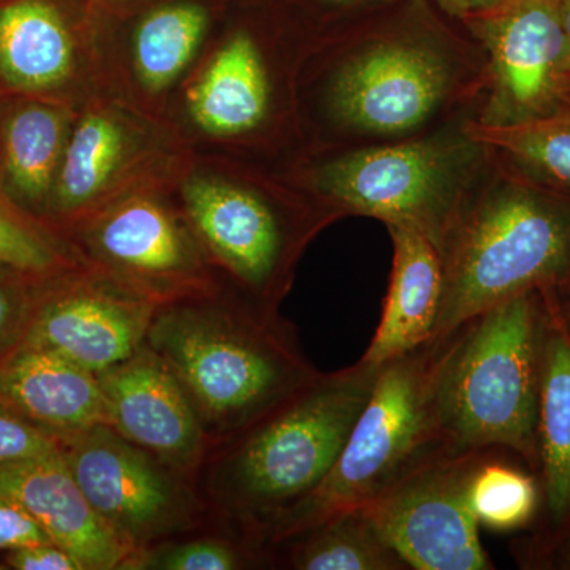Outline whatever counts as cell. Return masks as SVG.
Instances as JSON below:
<instances>
[{
	"mask_svg": "<svg viewBox=\"0 0 570 570\" xmlns=\"http://www.w3.org/2000/svg\"><path fill=\"white\" fill-rule=\"evenodd\" d=\"M444 52L406 39L376 41L337 69L332 108L337 121L366 137H411L444 107L453 88Z\"/></svg>",
	"mask_w": 570,
	"mask_h": 570,
	"instance_id": "cell-10",
	"label": "cell"
},
{
	"mask_svg": "<svg viewBox=\"0 0 570 570\" xmlns=\"http://www.w3.org/2000/svg\"><path fill=\"white\" fill-rule=\"evenodd\" d=\"M0 265L31 276H50L71 265L55 246L0 206Z\"/></svg>",
	"mask_w": 570,
	"mask_h": 570,
	"instance_id": "cell-28",
	"label": "cell"
},
{
	"mask_svg": "<svg viewBox=\"0 0 570 570\" xmlns=\"http://www.w3.org/2000/svg\"><path fill=\"white\" fill-rule=\"evenodd\" d=\"M0 497L24 509L81 570H121L132 554L91 508L61 452L0 464Z\"/></svg>",
	"mask_w": 570,
	"mask_h": 570,
	"instance_id": "cell-15",
	"label": "cell"
},
{
	"mask_svg": "<svg viewBox=\"0 0 570 570\" xmlns=\"http://www.w3.org/2000/svg\"><path fill=\"white\" fill-rule=\"evenodd\" d=\"M561 11L566 33V71L570 80V0H561Z\"/></svg>",
	"mask_w": 570,
	"mask_h": 570,
	"instance_id": "cell-35",
	"label": "cell"
},
{
	"mask_svg": "<svg viewBox=\"0 0 570 570\" xmlns=\"http://www.w3.org/2000/svg\"><path fill=\"white\" fill-rule=\"evenodd\" d=\"M393 268L376 333L362 360L381 366L434 336L442 296V258L434 243L409 225H387Z\"/></svg>",
	"mask_w": 570,
	"mask_h": 570,
	"instance_id": "cell-17",
	"label": "cell"
},
{
	"mask_svg": "<svg viewBox=\"0 0 570 570\" xmlns=\"http://www.w3.org/2000/svg\"><path fill=\"white\" fill-rule=\"evenodd\" d=\"M6 569V566L0 564V570Z\"/></svg>",
	"mask_w": 570,
	"mask_h": 570,
	"instance_id": "cell-38",
	"label": "cell"
},
{
	"mask_svg": "<svg viewBox=\"0 0 570 570\" xmlns=\"http://www.w3.org/2000/svg\"><path fill=\"white\" fill-rule=\"evenodd\" d=\"M377 373L379 366L362 358L336 373H322L217 445L197 478L208 512L234 534L268 550L266 528L324 482L370 400Z\"/></svg>",
	"mask_w": 570,
	"mask_h": 570,
	"instance_id": "cell-1",
	"label": "cell"
},
{
	"mask_svg": "<svg viewBox=\"0 0 570 570\" xmlns=\"http://www.w3.org/2000/svg\"><path fill=\"white\" fill-rule=\"evenodd\" d=\"M466 24L489 58L485 126L546 118L568 102L561 0H505Z\"/></svg>",
	"mask_w": 570,
	"mask_h": 570,
	"instance_id": "cell-9",
	"label": "cell"
},
{
	"mask_svg": "<svg viewBox=\"0 0 570 570\" xmlns=\"http://www.w3.org/2000/svg\"><path fill=\"white\" fill-rule=\"evenodd\" d=\"M29 317L18 296L0 283V356L21 343Z\"/></svg>",
	"mask_w": 570,
	"mask_h": 570,
	"instance_id": "cell-32",
	"label": "cell"
},
{
	"mask_svg": "<svg viewBox=\"0 0 570 570\" xmlns=\"http://www.w3.org/2000/svg\"><path fill=\"white\" fill-rule=\"evenodd\" d=\"M560 288L561 294H558V292L557 294H547V298H549L550 305L560 318L561 324L570 333V277Z\"/></svg>",
	"mask_w": 570,
	"mask_h": 570,
	"instance_id": "cell-34",
	"label": "cell"
},
{
	"mask_svg": "<svg viewBox=\"0 0 570 570\" xmlns=\"http://www.w3.org/2000/svg\"><path fill=\"white\" fill-rule=\"evenodd\" d=\"M73 66V43L61 13L47 0L0 6V75L13 88L43 91L61 85Z\"/></svg>",
	"mask_w": 570,
	"mask_h": 570,
	"instance_id": "cell-19",
	"label": "cell"
},
{
	"mask_svg": "<svg viewBox=\"0 0 570 570\" xmlns=\"http://www.w3.org/2000/svg\"><path fill=\"white\" fill-rule=\"evenodd\" d=\"M468 134L489 151L504 154L530 178L570 193V105L515 126L469 122Z\"/></svg>",
	"mask_w": 570,
	"mask_h": 570,
	"instance_id": "cell-23",
	"label": "cell"
},
{
	"mask_svg": "<svg viewBox=\"0 0 570 570\" xmlns=\"http://www.w3.org/2000/svg\"><path fill=\"white\" fill-rule=\"evenodd\" d=\"M184 202L209 253L249 292L253 302L277 311L298 247L283 216L253 190L214 179L186 184Z\"/></svg>",
	"mask_w": 570,
	"mask_h": 570,
	"instance_id": "cell-11",
	"label": "cell"
},
{
	"mask_svg": "<svg viewBox=\"0 0 570 570\" xmlns=\"http://www.w3.org/2000/svg\"><path fill=\"white\" fill-rule=\"evenodd\" d=\"M86 242L115 272L111 283L157 305L214 294L193 238L174 214L149 198H134L105 214Z\"/></svg>",
	"mask_w": 570,
	"mask_h": 570,
	"instance_id": "cell-13",
	"label": "cell"
},
{
	"mask_svg": "<svg viewBox=\"0 0 570 570\" xmlns=\"http://www.w3.org/2000/svg\"><path fill=\"white\" fill-rule=\"evenodd\" d=\"M489 452L441 450L362 505L409 568L494 569L469 504L472 475Z\"/></svg>",
	"mask_w": 570,
	"mask_h": 570,
	"instance_id": "cell-8",
	"label": "cell"
},
{
	"mask_svg": "<svg viewBox=\"0 0 570 570\" xmlns=\"http://www.w3.org/2000/svg\"><path fill=\"white\" fill-rule=\"evenodd\" d=\"M268 70L253 37L236 33L216 52L189 97L200 129L234 137L257 129L269 108Z\"/></svg>",
	"mask_w": 570,
	"mask_h": 570,
	"instance_id": "cell-18",
	"label": "cell"
},
{
	"mask_svg": "<svg viewBox=\"0 0 570 570\" xmlns=\"http://www.w3.org/2000/svg\"><path fill=\"white\" fill-rule=\"evenodd\" d=\"M490 450L480 461L471 485L469 504L480 527L494 531H513L534 519L539 490L534 479L520 469L494 460Z\"/></svg>",
	"mask_w": 570,
	"mask_h": 570,
	"instance_id": "cell-26",
	"label": "cell"
},
{
	"mask_svg": "<svg viewBox=\"0 0 570 570\" xmlns=\"http://www.w3.org/2000/svg\"><path fill=\"white\" fill-rule=\"evenodd\" d=\"M562 568L570 569V539L568 546H566L564 554H562Z\"/></svg>",
	"mask_w": 570,
	"mask_h": 570,
	"instance_id": "cell-36",
	"label": "cell"
},
{
	"mask_svg": "<svg viewBox=\"0 0 570 570\" xmlns=\"http://www.w3.org/2000/svg\"><path fill=\"white\" fill-rule=\"evenodd\" d=\"M549 317L547 295L532 291L439 337L434 406L449 450H512L539 466L540 379Z\"/></svg>",
	"mask_w": 570,
	"mask_h": 570,
	"instance_id": "cell-3",
	"label": "cell"
},
{
	"mask_svg": "<svg viewBox=\"0 0 570 570\" xmlns=\"http://www.w3.org/2000/svg\"><path fill=\"white\" fill-rule=\"evenodd\" d=\"M485 149L466 129L456 137L370 146L326 163L316 187L341 213L417 228L441 250Z\"/></svg>",
	"mask_w": 570,
	"mask_h": 570,
	"instance_id": "cell-6",
	"label": "cell"
},
{
	"mask_svg": "<svg viewBox=\"0 0 570 570\" xmlns=\"http://www.w3.org/2000/svg\"><path fill=\"white\" fill-rule=\"evenodd\" d=\"M205 29V11L189 3L149 14L134 40L135 67L146 88L159 91L170 86L194 58Z\"/></svg>",
	"mask_w": 570,
	"mask_h": 570,
	"instance_id": "cell-25",
	"label": "cell"
},
{
	"mask_svg": "<svg viewBox=\"0 0 570 570\" xmlns=\"http://www.w3.org/2000/svg\"><path fill=\"white\" fill-rule=\"evenodd\" d=\"M10 568L17 570H81L73 557L55 542L36 543L10 550L7 558Z\"/></svg>",
	"mask_w": 570,
	"mask_h": 570,
	"instance_id": "cell-31",
	"label": "cell"
},
{
	"mask_svg": "<svg viewBox=\"0 0 570 570\" xmlns=\"http://www.w3.org/2000/svg\"><path fill=\"white\" fill-rule=\"evenodd\" d=\"M99 382L108 426L197 482L214 442L163 356L145 344L126 362L99 374Z\"/></svg>",
	"mask_w": 570,
	"mask_h": 570,
	"instance_id": "cell-12",
	"label": "cell"
},
{
	"mask_svg": "<svg viewBox=\"0 0 570 570\" xmlns=\"http://www.w3.org/2000/svg\"><path fill=\"white\" fill-rule=\"evenodd\" d=\"M61 455L97 515L132 553L202 527L209 513L195 480L110 426L61 439Z\"/></svg>",
	"mask_w": 570,
	"mask_h": 570,
	"instance_id": "cell-7",
	"label": "cell"
},
{
	"mask_svg": "<svg viewBox=\"0 0 570 570\" xmlns=\"http://www.w3.org/2000/svg\"><path fill=\"white\" fill-rule=\"evenodd\" d=\"M284 547L285 568L295 570H409L362 508L330 517ZM272 547V549H275ZM269 549V550H272Z\"/></svg>",
	"mask_w": 570,
	"mask_h": 570,
	"instance_id": "cell-21",
	"label": "cell"
},
{
	"mask_svg": "<svg viewBox=\"0 0 570 570\" xmlns=\"http://www.w3.org/2000/svg\"><path fill=\"white\" fill-rule=\"evenodd\" d=\"M0 401L59 439L108 426L99 376L45 348L18 344L0 356Z\"/></svg>",
	"mask_w": 570,
	"mask_h": 570,
	"instance_id": "cell-16",
	"label": "cell"
},
{
	"mask_svg": "<svg viewBox=\"0 0 570 570\" xmlns=\"http://www.w3.org/2000/svg\"><path fill=\"white\" fill-rule=\"evenodd\" d=\"M441 347L431 337L379 366L373 392L324 482L266 528L268 549L336 513L362 508L420 463L448 449L434 406V365Z\"/></svg>",
	"mask_w": 570,
	"mask_h": 570,
	"instance_id": "cell-5",
	"label": "cell"
},
{
	"mask_svg": "<svg viewBox=\"0 0 570 570\" xmlns=\"http://www.w3.org/2000/svg\"><path fill=\"white\" fill-rule=\"evenodd\" d=\"M273 564L269 551L249 540L227 535L168 539L135 551L121 570H238Z\"/></svg>",
	"mask_w": 570,
	"mask_h": 570,
	"instance_id": "cell-27",
	"label": "cell"
},
{
	"mask_svg": "<svg viewBox=\"0 0 570 570\" xmlns=\"http://www.w3.org/2000/svg\"><path fill=\"white\" fill-rule=\"evenodd\" d=\"M59 452L61 439L0 401V464L41 459Z\"/></svg>",
	"mask_w": 570,
	"mask_h": 570,
	"instance_id": "cell-29",
	"label": "cell"
},
{
	"mask_svg": "<svg viewBox=\"0 0 570 570\" xmlns=\"http://www.w3.org/2000/svg\"><path fill=\"white\" fill-rule=\"evenodd\" d=\"M124 132L105 112H89L67 140L56 178V205L75 213L91 204L110 181L124 153Z\"/></svg>",
	"mask_w": 570,
	"mask_h": 570,
	"instance_id": "cell-24",
	"label": "cell"
},
{
	"mask_svg": "<svg viewBox=\"0 0 570 570\" xmlns=\"http://www.w3.org/2000/svg\"><path fill=\"white\" fill-rule=\"evenodd\" d=\"M66 116L50 105L20 108L3 127V168L11 189L29 204L50 193L66 149Z\"/></svg>",
	"mask_w": 570,
	"mask_h": 570,
	"instance_id": "cell-22",
	"label": "cell"
},
{
	"mask_svg": "<svg viewBox=\"0 0 570 570\" xmlns=\"http://www.w3.org/2000/svg\"><path fill=\"white\" fill-rule=\"evenodd\" d=\"M434 2L453 17L469 20V18L497 9L505 0H434Z\"/></svg>",
	"mask_w": 570,
	"mask_h": 570,
	"instance_id": "cell-33",
	"label": "cell"
},
{
	"mask_svg": "<svg viewBox=\"0 0 570 570\" xmlns=\"http://www.w3.org/2000/svg\"><path fill=\"white\" fill-rule=\"evenodd\" d=\"M433 337L527 292L554 294L570 277V195L519 178L475 184L441 250Z\"/></svg>",
	"mask_w": 570,
	"mask_h": 570,
	"instance_id": "cell-4",
	"label": "cell"
},
{
	"mask_svg": "<svg viewBox=\"0 0 570 570\" xmlns=\"http://www.w3.org/2000/svg\"><path fill=\"white\" fill-rule=\"evenodd\" d=\"M335 2H352V0H335Z\"/></svg>",
	"mask_w": 570,
	"mask_h": 570,
	"instance_id": "cell-37",
	"label": "cell"
},
{
	"mask_svg": "<svg viewBox=\"0 0 570 570\" xmlns=\"http://www.w3.org/2000/svg\"><path fill=\"white\" fill-rule=\"evenodd\" d=\"M159 306L108 279L77 281L33 311L20 344L55 352L99 376L145 346Z\"/></svg>",
	"mask_w": 570,
	"mask_h": 570,
	"instance_id": "cell-14",
	"label": "cell"
},
{
	"mask_svg": "<svg viewBox=\"0 0 570 570\" xmlns=\"http://www.w3.org/2000/svg\"><path fill=\"white\" fill-rule=\"evenodd\" d=\"M549 307L540 379L539 466L550 519L564 527L570 521V333L550 302Z\"/></svg>",
	"mask_w": 570,
	"mask_h": 570,
	"instance_id": "cell-20",
	"label": "cell"
},
{
	"mask_svg": "<svg viewBox=\"0 0 570 570\" xmlns=\"http://www.w3.org/2000/svg\"><path fill=\"white\" fill-rule=\"evenodd\" d=\"M146 344L193 401L214 449L313 384L321 371L275 309L217 294L159 306Z\"/></svg>",
	"mask_w": 570,
	"mask_h": 570,
	"instance_id": "cell-2",
	"label": "cell"
},
{
	"mask_svg": "<svg viewBox=\"0 0 570 570\" xmlns=\"http://www.w3.org/2000/svg\"><path fill=\"white\" fill-rule=\"evenodd\" d=\"M51 542L39 523L20 505L0 497V550H17Z\"/></svg>",
	"mask_w": 570,
	"mask_h": 570,
	"instance_id": "cell-30",
	"label": "cell"
}]
</instances>
